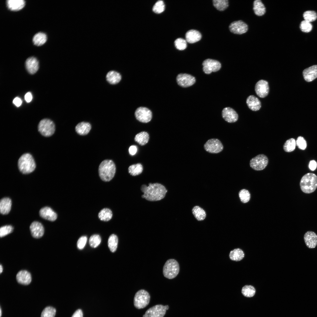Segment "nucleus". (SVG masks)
<instances>
[{
    "label": "nucleus",
    "mask_w": 317,
    "mask_h": 317,
    "mask_svg": "<svg viewBox=\"0 0 317 317\" xmlns=\"http://www.w3.org/2000/svg\"><path fill=\"white\" fill-rule=\"evenodd\" d=\"M143 167L139 163L131 165L128 168V171L132 176H136L141 174L143 171Z\"/></svg>",
    "instance_id": "36"
},
{
    "label": "nucleus",
    "mask_w": 317,
    "mask_h": 317,
    "mask_svg": "<svg viewBox=\"0 0 317 317\" xmlns=\"http://www.w3.org/2000/svg\"><path fill=\"white\" fill-rule=\"evenodd\" d=\"M268 163L267 157L264 154H260L251 159L249 164L250 166L253 169L260 171L265 168Z\"/></svg>",
    "instance_id": "8"
},
{
    "label": "nucleus",
    "mask_w": 317,
    "mask_h": 317,
    "mask_svg": "<svg viewBox=\"0 0 317 317\" xmlns=\"http://www.w3.org/2000/svg\"><path fill=\"white\" fill-rule=\"evenodd\" d=\"M87 237L86 236H82L78 239L77 243V248L80 249H83L85 246L87 241Z\"/></svg>",
    "instance_id": "49"
},
{
    "label": "nucleus",
    "mask_w": 317,
    "mask_h": 317,
    "mask_svg": "<svg viewBox=\"0 0 317 317\" xmlns=\"http://www.w3.org/2000/svg\"><path fill=\"white\" fill-rule=\"evenodd\" d=\"M91 128V124L89 122H82L78 124L75 127L77 133L81 135L87 134Z\"/></svg>",
    "instance_id": "25"
},
{
    "label": "nucleus",
    "mask_w": 317,
    "mask_h": 317,
    "mask_svg": "<svg viewBox=\"0 0 317 317\" xmlns=\"http://www.w3.org/2000/svg\"><path fill=\"white\" fill-rule=\"evenodd\" d=\"M174 44L176 48L179 50H184L187 47L186 41L181 38L176 39L174 41Z\"/></svg>",
    "instance_id": "44"
},
{
    "label": "nucleus",
    "mask_w": 317,
    "mask_h": 317,
    "mask_svg": "<svg viewBox=\"0 0 317 317\" xmlns=\"http://www.w3.org/2000/svg\"><path fill=\"white\" fill-rule=\"evenodd\" d=\"M14 227L11 225H6L1 227L0 229V237H3L13 231Z\"/></svg>",
    "instance_id": "45"
},
{
    "label": "nucleus",
    "mask_w": 317,
    "mask_h": 317,
    "mask_svg": "<svg viewBox=\"0 0 317 317\" xmlns=\"http://www.w3.org/2000/svg\"><path fill=\"white\" fill-rule=\"evenodd\" d=\"M3 267L1 264L0 265V273L1 274L3 271Z\"/></svg>",
    "instance_id": "55"
},
{
    "label": "nucleus",
    "mask_w": 317,
    "mask_h": 317,
    "mask_svg": "<svg viewBox=\"0 0 317 317\" xmlns=\"http://www.w3.org/2000/svg\"><path fill=\"white\" fill-rule=\"evenodd\" d=\"M47 39L46 35L44 33L40 32L37 33L34 36L33 41L34 45L39 46L45 43Z\"/></svg>",
    "instance_id": "33"
},
{
    "label": "nucleus",
    "mask_w": 317,
    "mask_h": 317,
    "mask_svg": "<svg viewBox=\"0 0 317 317\" xmlns=\"http://www.w3.org/2000/svg\"><path fill=\"white\" fill-rule=\"evenodd\" d=\"M169 306L161 305H157L148 309L143 317H163L165 315L166 310L168 309Z\"/></svg>",
    "instance_id": "9"
},
{
    "label": "nucleus",
    "mask_w": 317,
    "mask_h": 317,
    "mask_svg": "<svg viewBox=\"0 0 317 317\" xmlns=\"http://www.w3.org/2000/svg\"><path fill=\"white\" fill-rule=\"evenodd\" d=\"M317 164L316 162L314 160L311 161L309 162V167L311 171H314L316 168Z\"/></svg>",
    "instance_id": "51"
},
{
    "label": "nucleus",
    "mask_w": 317,
    "mask_h": 317,
    "mask_svg": "<svg viewBox=\"0 0 317 317\" xmlns=\"http://www.w3.org/2000/svg\"><path fill=\"white\" fill-rule=\"evenodd\" d=\"M98 216L101 220L104 221H107L112 218V213L110 209L108 208H104L99 212Z\"/></svg>",
    "instance_id": "34"
},
{
    "label": "nucleus",
    "mask_w": 317,
    "mask_h": 317,
    "mask_svg": "<svg viewBox=\"0 0 317 317\" xmlns=\"http://www.w3.org/2000/svg\"><path fill=\"white\" fill-rule=\"evenodd\" d=\"M39 213L42 217L51 221L55 220L57 217V214L51 208L48 207L41 208Z\"/></svg>",
    "instance_id": "20"
},
{
    "label": "nucleus",
    "mask_w": 317,
    "mask_h": 317,
    "mask_svg": "<svg viewBox=\"0 0 317 317\" xmlns=\"http://www.w3.org/2000/svg\"><path fill=\"white\" fill-rule=\"evenodd\" d=\"M243 251L240 248H236L231 251L229 255L230 259L232 261H239L244 257Z\"/></svg>",
    "instance_id": "30"
},
{
    "label": "nucleus",
    "mask_w": 317,
    "mask_h": 317,
    "mask_svg": "<svg viewBox=\"0 0 317 317\" xmlns=\"http://www.w3.org/2000/svg\"><path fill=\"white\" fill-rule=\"evenodd\" d=\"M83 314L80 309L77 310L73 314L71 317H83Z\"/></svg>",
    "instance_id": "52"
},
{
    "label": "nucleus",
    "mask_w": 317,
    "mask_h": 317,
    "mask_svg": "<svg viewBox=\"0 0 317 317\" xmlns=\"http://www.w3.org/2000/svg\"><path fill=\"white\" fill-rule=\"evenodd\" d=\"M0 317H1V308H0Z\"/></svg>",
    "instance_id": "56"
},
{
    "label": "nucleus",
    "mask_w": 317,
    "mask_h": 317,
    "mask_svg": "<svg viewBox=\"0 0 317 317\" xmlns=\"http://www.w3.org/2000/svg\"><path fill=\"white\" fill-rule=\"evenodd\" d=\"M255 292L254 288L251 285H245L242 287V293L243 295L248 297L253 296L255 294Z\"/></svg>",
    "instance_id": "39"
},
{
    "label": "nucleus",
    "mask_w": 317,
    "mask_h": 317,
    "mask_svg": "<svg viewBox=\"0 0 317 317\" xmlns=\"http://www.w3.org/2000/svg\"><path fill=\"white\" fill-rule=\"evenodd\" d=\"M239 196L241 201L243 203L248 202L250 199V194L249 192L245 189L241 190L239 192Z\"/></svg>",
    "instance_id": "46"
},
{
    "label": "nucleus",
    "mask_w": 317,
    "mask_h": 317,
    "mask_svg": "<svg viewBox=\"0 0 317 317\" xmlns=\"http://www.w3.org/2000/svg\"><path fill=\"white\" fill-rule=\"evenodd\" d=\"M98 171L100 178L104 181H109L114 176L116 172L115 164L112 160H104L100 165Z\"/></svg>",
    "instance_id": "2"
},
{
    "label": "nucleus",
    "mask_w": 317,
    "mask_h": 317,
    "mask_svg": "<svg viewBox=\"0 0 317 317\" xmlns=\"http://www.w3.org/2000/svg\"><path fill=\"white\" fill-rule=\"evenodd\" d=\"M25 66L27 71L29 73L31 74H34L38 69L39 62L35 57H30L26 60Z\"/></svg>",
    "instance_id": "19"
},
{
    "label": "nucleus",
    "mask_w": 317,
    "mask_h": 317,
    "mask_svg": "<svg viewBox=\"0 0 317 317\" xmlns=\"http://www.w3.org/2000/svg\"><path fill=\"white\" fill-rule=\"evenodd\" d=\"M205 149L208 152L212 154H217L221 152L223 146L221 142L217 139H212L208 140L204 145Z\"/></svg>",
    "instance_id": "10"
},
{
    "label": "nucleus",
    "mask_w": 317,
    "mask_h": 317,
    "mask_svg": "<svg viewBox=\"0 0 317 317\" xmlns=\"http://www.w3.org/2000/svg\"><path fill=\"white\" fill-rule=\"evenodd\" d=\"M12 202L9 198L6 197L1 199L0 201V212L3 215L8 214L11 208Z\"/></svg>",
    "instance_id": "28"
},
{
    "label": "nucleus",
    "mask_w": 317,
    "mask_h": 317,
    "mask_svg": "<svg viewBox=\"0 0 317 317\" xmlns=\"http://www.w3.org/2000/svg\"><path fill=\"white\" fill-rule=\"evenodd\" d=\"M6 3L8 9L13 11H19L25 5V1L23 0H8Z\"/></svg>",
    "instance_id": "27"
},
{
    "label": "nucleus",
    "mask_w": 317,
    "mask_h": 317,
    "mask_svg": "<svg viewBox=\"0 0 317 317\" xmlns=\"http://www.w3.org/2000/svg\"><path fill=\"white\" fill-rule=\"evenodd\" d=\"M141 189L144 193L141 197L150 201L160 200L165 197L167 190L162 184L157 183H149L147 186L143 185Z\"/></svg>",
    "instance_id": "1"
},
{
    "label": "nucleus",
    "mask_w": 317,
    "mask_h": 317,
    "mask_svg": "<svg viewBox=\"0 0 317 317\" xmlns=\"http://www.w3.org/2000/svg\"><path fill=\"white\" fill-rule=\"evenodd\" d=\"M304 240L307 247L309 248H315L317 245V235L312 231L307 232L304 235Z\"/></svg>",
    "instance_id": "18"
},
{
    "label": "nucleus",
    "mask_w": 317,
    "mask_h": 317,
    "mask_svg": "<svg viewBox=\"0 0 317 317\" xmlns=\"http://www.w3.org/2000/svg\"><path fill=\"white\" fill-rule=\"evenodd\" d=\"M149 139V134L146 131H142L137 134L134 138L135 141L141 146L146 144Z\"/></svg>",
    "instance_id": "31"
},
{
    "label": "nucleus",
    "mask_w": 317,
    "mask_h": 317,
    "mask_svg": "<svg viewBox=\"0 0 317 317\" xmlns=\"http://www.w3.org/2000/svg\"><path fill=\"white\" fill-rule=\"evenodd\" d=\"M106 77L107 82L111 85L118 83L122 79L120 74L114 70H111L108 72L106 74Z\"/></svg>",
    "instance_id": "26"
},
{
    "label": "nucleus",
    "mask_w": 317,
    "mask_h": 317,
    "mask_svg": "<svg viewBox=\"0 0 317 317\" xmlns=\"http://www.w3.org/2000/svg\"><path fill=\"white\" fill-rule=\"evenodd\" d=\"M222 114V118L229 123L235 122L238 119V116L237 112L230 107H226L223 109Z\"/></svg>",
    "instance_id": "16"
},
{
    "label": "nucleus",
    "mask_w": 317,
    "mask_h": 317,
    "mask_svg": "<svg viewBox=\"0 0 317 317\" xmlns=\"http://www.w3.org/2000/svg\"><path fill=\"white\" fill-rule=\"evenodd\" d=\"M296 144L299 149L302 150H305L307 146L306 140L301 136H299L297 138L296 141Z\"/></svg>",
    "instance_id": "48"
},
{
    "label": "nucleus",
    "mask_w": 317,
    "mask_h": 317,
    "mask_svg": "<svg viewBox=\"0 0 317 317\" xmlns=\"http://www.w3.org/2000/svg\"><path fill=\"white\" fill-rule=\"evenodd\" d=\"M38 129V131L42 136L49 137L54 134L55 131V126L53 122L50 119H44L39 122Z\"/></svg>",
    "instance_id": "6"
},
{
    "label": "nucleus",
    "mask_w": 317,
    "mask_h": 317,
    "mask_svg": "<svg viewBox=\"0 0 317 317\" xmlns=\"http://www.w3.org/2000/svg\"><path fill=\"white\" fill-rule=\"evenodd\" d=\"M150 297L149 293L144 289H141L136 293L134 299V306L137 308H143L149 304Z\"/></svg>",
    "instance_id": "7"
},
{
    "label": "nucleus",
    "mask_w": 317,
    "mask_h": 317,
    "mask_svg": "<svg viewBox=\"0 0 317 317\" xmlns=\"http://www.w3.org/2000/svg\"><path fill=\"white\" fill-rule=\"evenodd\" d=\"M56 313V309L51 306L45 307L43 311L41 317H54Z\"/></svg>",
    "instance_id": "41"
},
{
    "label": "nucleus",
    "mask_w": 317,
    "mask_h": 317,
    "mask_svg": "<svg viewBox=\"0 0 317 317\" xmlns=\"http://www.w3.org/2000/svg\"><path fill=\"white\" fill-rule=\"evenodd\" d=\"M18 167L22 173L27 174L33 172L35 169L36 164L32 155L29 153L23 154L18 161Z\"/></svg>",
    "instance_id": "3"
},
{
    "label": "nucleus",
    "mask_w": 317,
    "mask_h": 317,
    "mask_svg": "<svg viewBox=\"0 0 317 317\" xmlns=\"http://www.w3.org/2000/svg\"><path fill=\"white\" fill-rule=\"evenodd\" d=\"M13 103L16 106L18 107L21 105L22 101L20 98L17 97L14 99Z\"/></svg>",
    "instance_id": "53"
},
{
    "label": "nucleus",
    "mask_w": 317,
    "mask_h": 317,
    "mask_svg": "<svg viewBox=\"0 0 317 317\" xmlns=\"http://www.w3.org/2000/svg\"><path fill=\"white\" fill-rule=\"evenodd\" d=\"M303 74L306 81L308 82L312 81L317 77V65H313L305 69Z\"/></svg>",
    "instance_id": "22"
},
{
    "label": "nucleus",
    "mask_w": 317,
    "mask_h": 317,
    "mask_svg": "<svg viewBox=\"0 0 317 317\" xmlns=\"http://www.w3.org/2000/svg\"><path fill=\"white\" fill-rule=\"evenodd\" d=\"M300 27L301 31L305 33L310 32L312 28V26L311 23L305 20L301 21Z\"/></svg>",
    "instance_id": "47"
},
{
    "label": "nucleus",
    "mask_w": 317,
    "mask_h": 317,
    "mask_svg": "<svg viewBox=\"0 0 317 317\" xmlns=\"http://www.w3.org/2000/svg\"><path fill=\"white\" fill-rule=\"evenodd\" d=\"M16 279L19 284L24 285H27L29 284L31 282V274L26 270H21L17 274Z\"/></svg>",
    "instance_id": "21"
},
{
    "label": "nucleus",
    "mask_w": 317,
    "mask_h": 317,
    "mask_svg": "<svg viewBox=\"0 0 317 317\" xmlns=\"http://www.w3.org/2000/svg\"><path fill=\"white\" fill-rule=\"evenodd\" d=\"M213 2L214 7L220 11L224 10L229 6L227 0H213Z\"/></svg>",
    "instance_id": "37"
},
{
    "label": "nucleus",
    "mask_w": 317,
    "mask_h": 317,
    "mask_svg": "<svg viewBox=\"0 0 317 317\" xmlns=\"http://www.w3.org/2000/svg\"><path fill=\"white\" fill-rule=\"evenodd\" d=\"M229 28L232 33L242 34L246 32L248 29L247 25L241 20L234 21L229 25Z\"/></svg>",
    "instance_id": "15"
},
{
    "label": "nucleus",
    "mask_w": 317,
    "mask_h": 317,
    "mask_svg": "<svg viewBox=\"0 0 317 317\" xmlns=\"http://www.w3.org/2000/svg\"><path fill=\"white\" fill-rule=\"evenodd\" d=\"M31 234L33 237L39 238L43 235L44 229L43 225L37 221L32 222L30 226Z\"/></svg>",
    "instance_id": "17"
},
{
    "label": "nucleus",
    "mask_w": 317,
    "mask_h": 317,
    "mask_svg": "<svg viewBox=\"0 0 317 317\" xmlns=\"http://www.w3.org/2000/svg\"><path fill=\"white\" fill-rule=\"evenodd\" d=\"M269 89L268 82L263 80H261L258 81L255 86L256 94L262 98H264L268 95Z\"/></svg>",
    "instance_id": "14"
},
{
    "label": "nucleus",
    "mask_w": 317,
    "mask_h": 317,
    "mask_svg": "<svg viewBox=\"0 0 317 317\" xmlns=\"http://www.w3.org/2000/svg\"><path fill=\"white\" fill-rule=\"evenodd\" d=\"M32 99V95L30 92H28L25 94V99L27 102H30L31 101Z\"/></svg>",
    "instance_id": "54"
},
{
    "label": "nucleus",
    "mask_w": 317,
    "mask_h": 317,
    "mask_svg": "<svg viewBox=\"0 0 317 317\" xmlns=\"http://www.w3.org/2000/svg\"><path fill=\"white\" fill-rule=\"evenodd\" d=\"M203 70L207 74H210L212 72H216L220 70L221 65L217 60L210 59L204 60L202 63Z\"/></svg>",
    "instance_id": "11"
},
{
    "label": "nucleus",
    "mask_w": 317,
    "mask_h": 317,
    "mask_svg": "<svg viewBox=\"0 0 317 317\" xmlns=\"http://www.w3.org/2000/svg\"><path fill=\"white\" fill-rule=\"evenodd\" d=\"M180 270L178 262L173 259H170L165 263L163 268V274L166 278L172 279L178 274Z\"/></svg>",
    "instance_id": "5"
},
{
    "label": "nucleus",
    "mask_w": 317,
    "mask_h": 317,
    "mask_svg": "<svg viewBox=\"0 0 317 317\" xmlns=\"http://www.w3.org/2000/svg\"><path fill=\"white\" fill-rule=\"evenodd\" d=\"M192 212L195 218L198 221L203 220L206 217L205 211L198 206H195L193 208Z\"/></svg>",
    "instance_id": "32"
},
{
    "label": "nucleus",
    "mask_w": 317,
    "mask_h": 317,
    "mask_svg": "<svg viewBox=\"0 0 317 317\" xmlns=\"http://www.w3.org/2000/svg\"><path fill=\"white\" fill-rule=\"evenodd\" d=\"M136 119L140 122L146 123L150 122L152 118L151 111L147 108L140 107L137 108L135 112Z\"/></svg>",
    "instance_id": "12"
},
{
    "label": "nucleus",
    "mask_w": 317,
    "mask_h": 317,
    "mask_svg": "<svg viewBox=\"0 0 317 317\" xmlns=\"http://www.w3.org/2000/svg\"><path fill=\"white\" fill-rule=\"evenodd\" d=\"M253 9L255 14L258 16H262L266 12L265 7L260 0H256L254 1Z\"/></svg>",
    "instance_id": "29"
},
{
    "label": "nucleus",
    "mask_w": 317,
    "mask_h": 317,
    "mask_svg": "<svg viewBox=\"0 0 317 317\" xmlns=\"http://www.w3.org/2000/svg\"><path fill=\"white\" fill-rule=\"evenodd\" d=\"M246 102L249 108L253 111H258L261 107L260 101L258 98L253 95L248 96Z\"/></svg>",
    "instance_id": "23"
},
{
    "label": "nucleus",
    "mask_w": 317,
    "mask_h": 317,
    "mask_svg": "<svg viewBox=\"0 0 317 317\" xmlns=\"http://www.w3.org/2000/svg\"><path fill=\"white\" fill-rule=\"evenodd\" d=\"M302 191L305 193L314 192L317 188V176L312 173H308L302 177L300 182Z\"/></svg>",
    "instance_id": "4"
},
{
    "label": "nucleus",
    "mask_w": 317,
    "mask_h": 317,
    "mask_svg": "<svg viewBox=\"0 0 317 317\" xmlns=\"http://www.w3.org/2000/svg\"><path fill=\"white\" fill-rule=\"evenodd\" d=\"M118 243V238L115 234H112L109 237L108 244L110 251L112 252H115L117 249Z\"/></svg>",
    "instance_id": "35"
},
{
    "label": "nucleus",
    "mask_w": 317,
    "mask_h": 317,
    "mask_svg": "<svg viewBox=\"0 0 317 317\" xmlns=\"http://www.w3.org/2000/svg\"><path fill=\"white\" fill-rule=\"evenodd\" d=\"M296 145V141L294 139H289L286 141L283 145L284 150L286 152L292 151L295 149Z\"/></svg>",
    "instance_id": "38"
},
{
    "label": "nucleus",
    "mask_w": 317,
    "mask_h": 317,
    "mask_svg": "<svg viewBox=\"0 0 317 317\" xmlns=\"http://www.w3.org/2000/svg\"><path fill=\"white\" fill-rule=\"evenodd\" d=\"M165 5L164 2L162 0L157 1L153 6V11L156 14H160L164 11Z\"/></svg>",
    "instance_id": "43"
},
{
    "label": "nucleus",
    "mask_w": 317,
    "mask_h": 317,
    "mask_svg": "<svg viewBox=\"0 0 317 317\" xmlns=\"http://www.w3.org/2000/svg\"><path fill=\"white\" fill-rule=\"evenodd\" d=\"M304 20L309 22L315 21L317 18L316 13L314 11H307L303 14Z\"/></svg>",
    "instance_id": "40"
},
{
    "label": "nucleus",
    "mask_w": 317,
    "mask_h": 317,
    "mask_svg": "<svg viewBox=\"0 0 317 317\" xmlns=\"http://www.w3.org/2000/svg\"><path fill=\"white\" fill-rule=\"evenodd\" d=\"M101 242L100 237L98 235H94L90 237L89 240V244L92 247L96 248L100 244Z\"/></svg>",
    "instance_id": "42"
},
{
    "label": "nucleus",
    "mask_w": 317,
    "mask_h": 317,
    "mask_svg": "<svg viewBox=\"0 0 317 317\" xmlns=\"http://www.w3.org/2000/svg\"><path fill=\"white\" fill-rule=\"evenodd\" d=\"M177 82L180 86L187 87L193 85L195 82L196 79L192 75L186 73H180L176 78Z\"/></svg>",
    "instance_id": "13"
},
{
    "label": "nucleus",
    "mask_w": 317,
    "mask_h": 317,
    "mask_svg": "<svg viewBox=\"0 0 317 317\" xmlns=\"http://www.w3.org/2000/svg\"><path fill=\"white\" fill-rule=\"evenodd\" d=\"M137 151V148L135 145L131 146L129 149V154L131 155H134L136 153Z\"/></svg>",
    "instance_id": "50"
},
{
    "label": "nucleus",
    "mask_w": 317,
    "mask_h": 317,
    "mask_svg": "<svg viewBox=\"0 0 317 317\" xmlns=\"http://www.w3.org/2000/svg\"><path fill=\"white\" fill-rule=\"evenodd\" d=\"M185 37L187 42L190 43H193L200 41L202 36L198 31L192 29L189 30L186 33Z\"/></svg>",
    "instance_id": "24"
}]
</instances>
